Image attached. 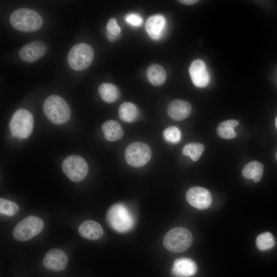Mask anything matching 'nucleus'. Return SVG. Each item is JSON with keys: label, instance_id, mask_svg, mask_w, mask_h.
Returning a JSON list of instances; mask_svg holds the SVG:
<instances>
[{"label": "nucleus", "instance_id": "obj_1", "mask_svg": "<svg viewBox=\"0 0 277 277\" xmlns=\"http://www.w3.org/2000/svg\"><path fill=\"white\" fill-rule=\"evenodd\" d=\"M109 226L114 231L125 233L134 225V218L129 208L124 204L116 203L108 210L106 217Z\"/></svg>", "mask_w": 277, "mask_h": 277}, {"label": "nucleus", "instance_id": "obj_2", "mask_svg": "<svg viewBox=\"0 0 277 277\" xmlns=\"http://www.w3.org/2000/svg\"><path fill=\"white\" fill-rule=\"evenodd\" d=\"M10 22L15 29L25 32L36 31L43 25L41 15L35 10L21 8L10 15Z\"/></svg>", "mask_w": 277, "mask_h": 277}, {"label": "nucleus", "instance_id": "obj_3", "mask_svg": "<svg viewBox=\"0 0 277 277\" xmlns=\"http://www.w3.org/2000/svg\"><path fill=\"white\" fill-rule=\"evenodd\" d=\"M43 111L48 120L55 125L66 123L71 116V111L66 101L57 95L46 98L43 105Z\"/></svg>", "mask_w": 277, "mask_h": 277}, {"label": "nucleus", "instance_id": "obj_4", "mask_svg": "<svg viewBox=\"0 0 277 277\" xmlns=\"http://www.w3.org/2000/svg\"><path fill=\"white\" fill-rule=\"evenodd\" d=\"M193 241L192 235L187 229L177 227L170 229L164 236L163 243L169 251L182 252L190 247Z\"/></svg>", "mask_w": 277, "mask_h": 277}, {"label": "nucleus", "instance_id": "obj_5", "mask_svg": "<svg viewBox=\"0 0 277 277\" xmlns=\"http://www.w3.org/2000/svg\"><path fill=\"white\" fill-rule=\"evenodd\" d=\"M33 126L32 114L25 109L17 110L9 122V129L12 135L20 139L30 136L33 131Z\"/></svg>", "mask_w": 277, "mask_h": 277}, {"label": "nucleus", "instance_id": "obj_6", "mask_svg": "<svg viewBox=\"0 0 277 277\" xmlns=\"http://www.w3.org/2000/svg\"><path fill=\"white\" fill-rule=\"evenodd\" d=\"M94 57L92 48L88 44L81 43L74 45L70 50L67 62L74 70L81 71L88 68Z\"/></svg>", "mask_w": 277, "mask_h": 277}, {"label": "nucleus", "instance_id": "obj_7", "mask_svg": "<svg viewBox=\"0 0 277 277\" xmlns=\"http://www.w3.org/2000/svg\"><path fill=\"white\" fill-rule=\"evenodd\" d=\"M43 228V220L37 216L30 215L16 225L13 231V235L18 241H26L40 233Z\"/></svg>", "mask_w": 277, "mask_h": 277}, {"label": "nucleus", "instance_id": "obj_8", "mask_svg": "<svg viewBox=\"0 0 277 277\" xmlns=\"http://www.w3.org/2000/svg\"><path fill=\"white\" fill-rule=\"evenodd\" d=\"M62 167L67 177L74 182L83 180L88 172V166L86 161L78 155L67 156L63 161Z\"/></svg>", "mask_w": 277, "mask_h": 277}, {"label": "nucleus", "instance_id": "obj_9", "mask_svg": "<svg viewBox=\"0 0 277 277\" xmlns=\"http://www.w3.org/2000/svg\"><path fill=\"white\" fill-rule=\"evenodd\" d=\"M151 151L149 146L143 142H135L129 144L125 151L127 163L133 167H141L150 160Z\"/></svg>", "mask_w": 277, "mask_h": 277}, {"label": "nucleus", "instance_id": "obj_10", "mask_svg": "<svg viewBox=\"0 0 277 277\" xmlns=\"http://www.w3.org/2000/svg\"><path fill=\"white\" fill-rule=\"evenodd\" d=\"M186 199L189 204L199 209H207L212 203L210 192L207 189L198 186L191 187L187 191Z\"/></svg>", "mask_w": 277, "mask_h": 277}, {"label": "nucleus", "instance_id": "obj_11", "mask_svg": "<svg viewBox=\"0 0 277 277\" xmlns=\"http://www.w3.org/2000/svg\"><path fill=\"white\" fill-rule=\"evenodd\" d=\"M67 254L60 249H52L48 251L43 259V264L48 269L60 271L64 270L68 264Z\"/></svg>", "mask_w": 277, "mask_h": 277}, {"label": "nucleus", "instance_id": "obj_12", "mask_svg": "<svg viewBox=\"0 0 277 277\" xmlns=\"http://www.w3.org/2000/svg\"><path fill=\"white\" fill-rule=\"evenodd\" d=\"M47 46L40 41H35L24 46L18 53L24 61L32 63L43 57L47 52Z\"/></svg>", "mask_w": 277, "mask_h": 277}, {"label": "nucleus", "instance_id": "obj_13", "mask_svg": "<svg viewBox=\"0 0 277 277\" xmlns=\"http://www.w3.org/2000/svg\"><path fill=\"white\" fill-rule=\"evenodd\" d=\"M189 72L194 85L200 88L206 86L209 82V74L205 63L201 60L193 61L191 64Z\"/></svg>", "mask_w": 277, "mask_h": 277}, {"label": "nucleus", "instance_id": "obj_14", "mask_svg": "<svg viewBox=\"0 0 277 277\" xmlns=\"http://www.w3.org/2000/svg\"><path fill=\"white\" fill-rule=\"evenodd\" d=\"M197 270L195 262L187 258L176 259L171 268V272L175 277H191L196 273Z\"/></svg>", "mask_w": 277, "mask_h": 277}, {"label": "nucleus", "instance_id": "obj_15", "mask_svg": "<svg viewBox=\"0 0 277 277\" xmlns=\"http://www.w3.org/2000/svg\"><path fill=\"white\" fill-rule=\"evenodd\" d=\"M166 27V18L161 14L150 16L145 24L147 33L152 39L154 40L159 39L162 37Z\"/></svg>", "mask_w": 277, "mask_h": 277}, {"label": "nucleus", "instance_id": "obj_16", "mask_svg": "<svg viewBox=\"0 0 277 277\" xmlns=\"http://www.w3.org/2000/svg\"><path fill=\"white\" fill-rule=\"evenodd\" d=\"M191 111V104L185 101L175 100L169 105L167 113L172 120L176 121L187 118Z\"/></svg>", "mask_w": 277, "mask_h": 277}, {"label": "nucleus", "instance_id": "obj_17", "mask_svg": "<svg viewBox=\"0 0 277 277\" xmlns=\"http://www.w3.org/2000/svg\"><path fill=\"white\" fill-rule=\"evenodd\" d=\"M78 232L85 239L95 240L102 236L104 231L99 223L94 221L88 220L83 222L80 225Z\"/></svg>", "mask_w": 277, "mask_h": 277}, {"label": "nucleus", "instance_id": "obj_18", "mask_svg": "<svg viewBox=\"0 0 277 277\" xmlns=\"http://www.w3.org/2000/svg\"><path fill=\"white\" fill-rule=\"evenodd\" d=\"M102 130L106 140L110 142H114L121 139L124 131L120 124L114 120L105 122L102 126Z\"/></svg>", "mask_w": 277, "mask_h": 277}, {"label": "nucleus", "instance_id": "obj_19", "mask_svg": "<svg viewBox=\"0 0 277 277\" xmlns=\"http://www.w3.org/2000/svg\"><path fill=\"white\" fill-rule=\"evenodd\" d=\"M263 173V165L256 161H251L247 164L243 168L242 174L247 179H252L258 183L260 181Z\"/></svg>", "mask_w": 277, "mask_h": 277}, {"label": "nucleus", "instance_id": "obj_20", "mask_svg": "<svg viewBox=\"0 0 277 277\" xmlns=\"http://www.w3.org/2000/svg\"><path fill=\"white\" fill-rule=\"evenodd\" d=\"M118 113L120 119L127 123L134 122L139 116L137 107L130 102H124L118 108Z\"/></svg>", "mask_w": 277, "mask_h": 277}, {"label": "nucleus", "instance_id": "obj_21", "mask_svg": "<svg viewBox=\"0 0 277 277\" xmlns=\"http://www.w3.org/2000/svg\"><path fill=\"white\" fill-rule=\"evenodd\" d=\"M98 93L102 100L108 103L116 102L120 97L118 88L110 83H103L98 87Z\"/></svg>", "mask_w": 277, "mask_h": 277}, {"label": "nucleus", "instance_id": "obj_22", "mask_svg": "<svg viewBox=\"0 0 277 277\" xmlns=\"http://www.w3.org/2000/svg\"><path fill=\"white\" fill-rule=\"evenodd\" d=\"M147 77L151 84L160 86L164 83L166 78V72L164 68L160 65L152 64L147 69Z\"/></svg>", "mask_w": 277, "mask_h": 277}, {"label": "nucleus", "instance_id": "obj_23", "mask_svg": "<svg viewBox=\"0 0 277 277\" xmlns=\"http://www.w3.org/2000/svg\"><path fill=\"white\" fill-rule=\"evenodd\" d=\"M239 123L235 120H229L221 123L216 129L217 135L221 138L231 139L236 136L234 128L239 125Z\"/></svg>", "mask_w": 277, "mask_h": 277}, {"label": "nucleus", "instance_id": "obj_24", "mask_svg": "<svg viewBox=\"0 0 277 277\" xmlns=\"http://www.w3.org/2000/svg\"><path fill=\"white\" fill-rule=\"evenodd\" d=\"M204 149L205 147L202 144L192 142L183 147L182 153L185 156H189L193 161L195 162L201 157Z\"/></svg>", "mask_w": 277, "mask_h": 277}, {"label": "nucleus", "instance_id": "obj_25", "mask_svg": "<svg viewBox=\"0 0 277 277\" xmlns=\"http://www.w3.org/2000/svg\"><path fill=\"white\" fill-rule=\"evenodd\" d=\"M275 239L271 233L265 232L259 234L256 239V245L261 251L270 249L275 245Z\"/></svg>", "mask_w": 277, "mask_h": 277}, {"label": "nucleus", "instance_id": "obj_26", "mask_svg": "<svg viewBox=\"0 0 277 277\" xmlns=\"http://www.w3.org/2000/svg\"><path fill=\"white\" fill-rule=\"evenodd\" d=\"M19 211L18 206L14 202L1 197L0 212L9 216L15 215Z\"/></svg>", "mask_w": 277, "mask_h": 277}, {"label": "nucleus", "instance_id": "obj_27", "mask_svg": "<svg viewBox=\"0 0 277 277\" xmlns=\"http://www.w3.org/2000/svg\"><path fill=\"white\" fill-rule=\"evenodd\" d=\"M106 30L107 38L111 42H115L120 36L121 30L114 18H112L108 21Z\"/></svg>", "mask_w": 277, "mask_h": 277}, {"label": "nucleus", "instance_id": "obj_28", "mask_svg": "<svg viewBox=\"0 0 277 277\" xmlns=\"http://www.w3.org/2000/svg\"><path fill=\"white\" fill-rule=\"evenodd\" d=\"M163 136L167 142L176 143L181 140V133L177 127L170 126L164 131Z\"/></svg>", "mask_w": 277, "mask_h": 277}, {"label": "nucleus", "instance_id": "obj_29", "mask_svg": "<svg viewBox=\"0 0 277 277\" xmlns=\"http://www.w3.org/2000/svg\"><path fill=\"white\" fill-rule=\"evenodd\" d=\"M125 20L128 24L135 27L141 26L143 22L141 15L134 13H131L126 15L125 16Z\"/></svg>", "mask_w": 277, "mask_h": 277}, {"label": "nucleus", "instance_id": "obj_30", "mask_svg": "<svg viewBox=\"0 0 277 277\" xmlns=\"http://www.w3.org/2000/svg\"><path fill=\"white\" fill-rule=\"evenodd\" d=\"M180 3L186 5H192L196 3L198 1L196 0H180L178 1Z\"/></svg>", "mask_w": 277, "mask_h": 277}, {"label": "nucleus", "instance_id": "obj_31", "mask_svg": "<svg viewBox=\"0 0 277 277\" xmlns=\"http://www.w3.org/2000/svg\"><path fill=\"white\" fill-rule=\"evenodd\" d=\"M275 126H276V128L277 129V116L275 118Z\"/></svg>", "mask_w": 277, "mask_h": 277}, {"label": "nucleus", "instance_id": "obj_32", "mask_svg": "<svg viewBox=\"0 0 277 277\" xmlns=\"http://www.w3.org/2000/svg\"><path fill=\"white\" fill-rule=\"evenodd\" d=\"M276 160H277V152H276Z\"/></svg>", "mask_w": 277, "mask_h": 277}]
</instances>
